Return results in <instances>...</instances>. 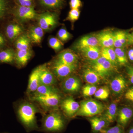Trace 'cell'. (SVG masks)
Wrapping results in <instances>:
<instances>
[{"instance_id":"6da1fadb","label":"cell","mask_w":133,"mask_h":133,"mask_svg":"<svg viewBox=\"0 0 133 133\" xmlns=\"http://www.w3.org/2000/svg\"><path fill=\"white\" fill-rule=\"evenodd\" d=\"M37 109L33 104L28 102H23L17 108L18 118L29 131L38 128L36 115L38 112Z\"/></svg>"},{"instance_id":"7a4b0ae2","label":"cell","mask_w":133,"mask_h":133,"mask_svg":"<svg viewBox=\"0 0 133 133\" xmlns=\"http://www.w3.org/2000/svg\"><path fill=\"white\" fill-rule=\"evenodd\" d=\"M65 125V121L62 115L58 112L53 111L44 118L42 126L44 131L54 132L62 131Z\"/></svg>"},{"instance_id":"3957f363","label":"cell","mask_w":133,"mask_h":133,"mask_svg":"<svg viewBox=\"0 0 133 133\" xmlns=\"http://www.w3.org/2000/svg\"><path fill=\"white\" fill-rule=\"evenodd\" d=\"M104 107L100 102L93 99H87L81 101L79 109L76 116L92 117L102 113Z\"/></svg>"},{"instance_id":"277c9868","label":"cell","mask_w":133,"mask_h":133,"mask_svg":"<svg viewBox=\"0 0 133 133\" xmlns=\"http://www.w3.org/2000/svg\"><path fill=\"white\" fill-rule=\"evenodd\" d=\"M90 68L97 72L102 79L111 74L116 67L101 56L95 60L90 61Z\"/></svg>"},{"instance_id":"5b68a950","label":"cell","mask_w":133,"mask_h":133,"mask_svg":"<svg viewBox=\"0 0 133 133\" xmlns=\"http://www.w3.org/2000/svg\"><path fill=\"white\" fill-rule=\"evenodd\" d=\"M38 25L44 31H50L53 29L58 24L56 14L47 12L37 15Z\"/></svg>"},{"instance_id":"8992f818","label":"cell","mask_w":133,"mask_h":133,"mask_svg":"<svg viewBox=\"0 0 133 133\" xmlns=\"http://www.w3.org/2000/svg\"><path fill=\"white\" fill-rule=\"evenodd\" d=\"M77 68V65H68L54 61L51 70L57 78L64 79L71 76Z\"/></svg>"},{"instance_id":"52a82bcc","label":"cell","mask_w":133,"mask_h":133,"mask_svg":"<svg viewBox=\"0 0 133 133\" xmlns=\"http://www.w3.org/2000/svg\"><path fill=\"white\" fill-rule=\"evenodd\" d=\"M61 96L59 93L53 95H34L31 99L34 101L38 102L46 109H50L57 107L61 100Z\"/></svg>"},{"instance_id":"ba28073f","label":"cell","mask_w":133,"mask_h":133,"mask_svg":"<svg viewBox=\"0 0 133 133\" xmlns=\"http://www.w3.org/2000/svg\"><path fill=\"white\" fill-rule=\"evenodd\" d=\"M14 14L17 19L22 22L33 20L37 18L38 15L34 6H22L19 5L15 8Z\"/></svg>"},{"instance_id":"9c48e42d","label":"cell","mask_w":133,"mask_h":133,"mask_svg":"<svg viewBox=\"0 0 133 133\" xmlns=\"http://www.w3.org/2000/svg\"><path fill=\"white\" fill-rule=\"evenodd\" d=\"M62 110L67 117L72 118L76 116L79 109L80 105L72 97H67L61 103Z\"/></svg>"},{"instance_id":"30bf717a","label":"cell","mask_w":133,"mask_h":133,"mask_svg":"<svg viewBox=\"0 0 133 133\" xmlns=\"http://www.w3.org/2000/svg\"><path fill=\"white\" fill-rule=\"evenodd\" d=\"M80 79L76 76H70L64 79L62 84V89L65 92L69 94L78 92L81 88Z\"/></svg>"},{"instance_id":"8fae6325","label":"cell","mask_w":133,"mask_h":133,"mask_svg":"<svg viewBox=\"0 0 133 133\" xmlns=\"http://www.w3.org/2000/svg\"><path fill=\"white\" fill-rule=\"evenodd\" d=\"M56 77L46 64L40 66L39 81L40 85L54 86L56 83Z\"/></svg>"},{"instance_id":"7c38bea8","label":"cell","mask_w":133,"mask_h":133,"mask_svg":"<svg viewBox=\"0 0 133 133\" xmlns=\"http://www.w3.org/2000/svg\"><path fill=\"white\" fill-rule=\"evenodd\" d=\"M90 46H100L97 35H89L84 36L75 43L74 48L75 49L79 51L83 48Z\"/></svg>"},{"instance_id":"4fadbf2b","label":"cell","mask_w":133,"mask_h":133,"mask_svg":"<svg viewBox=\"0 0 133 133\" xmlns=\"http://www.w3.org/2000/svg\"><path fill=\"white\" fill-rule=\"evenodd\" d=\"M78 58L77 56L71 50L67 49L63 51L57 55L55 62L68 65H77Z\"/></svg>"},{"instance_id":"5bb4252c","label":"cell","mask_w":133,"mask_h":133,"mask_svg":"<svg viewBox=\"0 0 133 133\" xmlns=\"http://www.w3.org/2000/svg\"><path fill=\"white\" fill-rule=\"evenodd\" d=\"M133 117V108L125 106L118 109L116 120L118 124L125 128Z\"/></svg>"},{"instance_id":"9a60e30c","label":"cell","mask_w":133,"mask_h":133,"mask_svg":"<svg viewBox=\"0 0 133 133\" xmlns=\"http://www.w3.org/2000/svg\"><path fill=\"white\" fill-rule=\"evenodd\" d=\"M110 87L115 94L119 95L127 90L128 84L125 78L121 74L115 76L110 83Z\"/></svg>"},{"instance_id":"2e32d148","label":"cell","mask_w":133,"mask_h":133,"mask_svg":"<svg viewBox=\"0 0 133 133\" xmlns=\"http://www.w3.org/2000/svg\"><path fill=\"white\" fill-rule=\"evenodd\" d=\"M97 35L100 46L101 48H114L113 32L109 30H106Z\"/></svg>"},{"instance_id":"e0dca14e","label":"cell","mask_w":133,"mask_h":133,"mask_svg":"<svg viewBox=\"0 0 133 133\" xmlns=\"http://www.w3.org/2000/svg\"><path fill=\"white\" fill-rule=\"evenodd\" d=\"M92 131L95 133H101L107 128L109 123L104 118L93 116L88 119Z\"/></svg>"},{"instance_id":"ac0fdd59","label":"cell","mask_w":133,"mask_h":133,"mask_svg":"<svg viewBox=\"0 0 133 133\" xmlns=\"http://www.w3.org/2000/svg\"><path fill=\"white\" fill-rule=\"evenodd\" d=\"M32 56L31 49L16 50L15 55V62L17 65L23 67L27 64Z\"/></svg>"},{"instance_id":"d6986e66","label":"cell","mask_w":133,"mask_h":133,"mask_svg":"<svg viewBox=\"0 0 133 133\" xmlns=\"http://www.w3.org/2000/svg\"><path fill=\"white\" fill-rule=\"evenodd\" d=\"M40 66L35 68L31 72L29 78L27 92L34 93L40 85L39 81Z\"/></svg>"},{"instance_id":"ffe728a7","label":"cell","mask_w":133,"mask_h":133,"mask_svg":"<svg viewBox=\"0 0 133 133\" xmlns=\"http://www.w3.org/2000/svg\"><path fill=\"white\" fill-rule=\"evenodd\" d=\"M23 29L21 26L16 23L9 24L6 28L5 33L7 37L11 41H14L23 34Z\"/></svg>"},{"instance_id":"44dd1931","label":"cell","mask_w":133,"mask_h":133,"mask_svg":"<svg viewBox=\"0 0 133 133\" xmlns=\"http://www.w3.org/2000/svg\"><path fill=\"white\" fill-rule=\"evenodd\" d=\"M83 57L90 61L97 59L101 56V49L98 46H90L79 51Z\"/></svg>"},{"instance_id":"7402d4cb","label":"cell","mask_w":133,"mask_h":133,"mask_svg":"<svg viewBox=\"0 0 133 133\" xmlns=\"http://www.w3.org/2000/svg\"><path fill=\"white\" fill-rule=\"evenodd\" d=\"M83 76L85 81L91 84H98L102 79L97 72L91 68L85 69L83 70Z\"/></svg>"},{"instance_id":"603a6c76","label":"cell","mask_w":133,"mask_h":133,"mask_svg":"<svg viewBox=\"0 0 133 133\" xmlns=\"http://www.w3.org/2000/svg\"><path fill=\"white\" fill-rule=\"evenodd\" d=\"M128 33L121 30L114 32L115 48H125L127 45Z\"/></svg>"},{"instance_id":"cb8c5ba5","label":"cell","mask_w":133,"mask_h":133,"mask_svg":"<svg viewBox=\"0 0 133 133\" xmlns=\"http://www.w3.org/2000/svg\"><path fill=\"white\" fill-rule=\"evenodd\" d=\"M44 32L39 26H34L30 30L28 36L31 42L35 44H39L41 42Z\"/></svg>"},{"instance_id":"d4e9b609","label":"cell","mask_w":133,"mask_h":133,"mask_svg":"<svg viewBox=\"0 0 133 133\" xmlns=\"http://www.w3.org/2000/svg\"><path fill=\"white\" fill-rule=\"evenodd\" d=\"M118 111L117 103L112 102L108 107L103 117L109 123H112L116 120Z\"/></svg>"},{"instance_id":"484cf974","label":"cell","mask_w":133,"mask_h":133,"mask_svg":"<svg viewBox=\"0 0 133 133\" xmlns=\"http://www.w3.org/2000/svg\"><path fill=\"white\" fill-rule=\"evenodd\" d=\"M15 52L13 49H7L0 51V63L12 64L15 62Z\"/></svg>"},{"instance_id":"4316f807","label":"cell","mask_w":133,"mask_h":133,"mask_svg":"<svg viewBox=\"0 0 133 133\" xmlns=\"http://www.w3.org/2000/svg\"><path fill=\"white\" fill-rule=\"evenodd\" d=\"M30 43L31 41L28 35L22 34L16 39L15 45L16 50L31 49Z\"/></svg>"},{"instance_id":"83f0119b","label":"cell","mask_w":133,"mask_h":133,"mask_svg":"<svg viewBox=\"0 0 133 133\" xmlns=\"http://www.w3.org/2000/svg\"><path fill=\"white\" fill-rule=\"evenodd\" d=\"M59 93V91L54 86L40 85L34 95H48Z\"/></svg>"},{"instance_id":"f1b7e54d","label":"cell","mask_w":133,"mask_h":133,"mask_svg":"<svg viewBox=\"0 0 133 133\" xmlns=\"http://www.w3.org/2000/svg\"><path fill=\"white\" fill-rule=\"evenodd\" d=\"M101 56L116 67L118 65L116 54L114 49L113 48H102L101 49Z\"/></svg>"},{"instance_id":"f546056e","label":"cell","mask_w":133,"mask_h":133,"mask_svg":"<svg viewBox=\"0 0 133 133\" xmlns=\"http://www.w3.org/2000/svg\"><path fill=\"white\" fill-rule=\"evenodd\" d=\"M40 5L47 9H59L64 5V0H39Z\"/></svg>"},{"instance_id":"4dcf8cb0","label":"cell","mask_w":133,"mask_h":133,"mask_svg":"<svg viewBox=\"0 0 133 133\" xmlns=\"http://www.w3.org/2000/svg\"><path fill=\"white\" fill-rule=\"evenodd\" d=\"M114 49L118 65L121 66L128 65L127 53L125 48H115Z\"/></svg>"},{"instance_id":"1f68e13d","label":"cell","mask_w":133,"mask_h":133,"mask_svg":"<svg viewBox=\"0 0 133 133\" xmlns=\"http://www.w3.org/2000/svg\"><path fill=\"white\" fill-rule=\"evenodd\" d=\"M110 94L109 88L104 86L97 89L94 94V97L98 99L105 100L108 98Z\"/></svg>"},{"instance_id":"d6a6232c","label":"cell","mask_w":133,"mask_h":133,"mask_svg":"<svg viewBox=\"0 0 133 133\" xmlns=\"http://www.w3.org/2000/svg\"><path fill=\"white\" fill-rule=\"evenodd\" d=\"M97 90V88L95 85L88 84L83 87L82 93L85 97H91L94 95Z\"/></svg>"},{"instance_id":"836d02e7","label":"cell","mask_w":133,"mask_h":133,"mask_svg":"<svg viewBox=\"0 0 133 133\" xmlns=\"http://www.w3.org/2000/svg\"><path fill=\"white\" fill-rule=\"evenodd\" d=\"M49 44L50 48L55 51H59L63 47V44L58 38L55 37H51L49 38Z\"/></svg>"},{"instance_id":"e575fe53","label":"cell","mask_w":133,"mask_h":133,"mask_svg":"<svg viewBox=\"0 0 133 133\" xmlns=\"http://www.w3.org/2000/svg\"><path fill=\"white\" fill-rule=\"evenodd\" d=\"M58 38L61 42H64L68 41L71 37V35L66 29L62 28L59 30L57 35Z\"/></svg>"},{"instance_id":"d590c367","label":"cell","mask_w":133,"mask_h":133,"mask_svg":"<svg viewBox=\"0 0 133 133\" xmlns=\"http://www.w3.org/2000/svg\"><path fill=\"white\" fill-rule=\"evenodd\" d=\"M9 9L7 0H0V21L6 16Z\"/></svg>"},{"instance_id":"8d00e7d4","label":"cell","mask_w":133,"mask_h":133,"mask_svg":"<svg viewBox=\"0 0 133 133\" xmlns=\"http://www.w3.org/2000/svg\"><path fill=\"white\" fill-rule=\"evenodd\" d=\"M80 14V12L79 9H71L69 12L68 16L65 20L74 22L78 20Z\"/></svg>"},{"instance_id":"74e56055","label":"cell","mask_w":133,"mask_h":133,"mask_svg":"<svg viewBox=\"0 0 133 133\" xmlns=\"http://www.w3.org/2000/svg\"><path fill=\"white\" fill-rule=\"evenodd\" d=\"M124 128L117 124L116 126L107 128L101 133H124Z\"/></svg>"},{"instance_id":"f35d334b","label":"cell","mask_w":133,"mask_h":133,"mask_svg":"<svg viewBox=\"0 0 133 133\" xmlns=\"http://www.w3.org/2000/svg\"><path fill=\"white\" fill-rule=\"evenodd\" d=\"M124 98L128 102L133 103V86L127 89L124 94Z\"/></svg>"},{"instance_id":"ab89813d","label":"cell","mask_w":133,"mask_h":133,"mask_svg":"<svg viewBox=\"0 0 133 133\" xmlns=\"http://www.w3.org/2000/svg\"><path fill=\"white\" fill-rule=\"evenodd\" d=\"M15 2L17 5L22 6H33V0H15Z\"/></svg>"},{"instance_id":"60d3db41","label":"cell","mask_w":133,"mask_h":133,"mask_svg":"<svg viewBox=\"0 0 133 133\" xmlns=\"http://www.w3.org/2000/svg\"><path fill=\"white\" fill-rule=\"evenodd\" d=\"M126 72L129 83L133 85V66L127 65L126 66Z\"/></svg>"},{"instance_id":"b9f144b4","label":"cell","mask_w":133,"mask_h":133,"mask_svg":"<svg viewBox=\"0 0 133 133\" xmlns=\"http://www.w3.org/2000/svg\"><path fill=\"white\" fill-rule=\"evenodd\" d=\"M70 8L71 9H79L82 6L81 0H70Z\"/></svg>"},{"instance_id":"7bdbcfd3","label":"cell","mask_w":133,"mask_h":133,"mask_svg":"<svg viewBox=\"0 0 133 133\" xmlns=\"http://www.w3.org/2000/svg\"><path fill=\"white\" fill-rule=\"evenodd\" d=\"M127 45H133V31L131 33H128Z\"/></svg>"},{"instance_id":"ee69618b","label":"cell","mask_w":133,"mask_h":133,"mask_svg":"<svg viewBox=\"0 0 133 133\" xmlns=\"http://www.w3.org/2000/svg\"><path fill=\"white\" fill-rule=\"evenodd\" d=\"M6 41L5 37L0 33V48H2L6 44Z\"/></svg>"},{"instance_id":"f6af8a7d","label":"cell","mask_w":133,"mask_h":133,"mask_svg":"<svg viewBox=\"0 0 133 133\" xmlns=\"http://www.w3.org/2000/svg\"><path fill=\"white\" fill-rule=\"evenodd\" d=\"M127 56L129 60L133 63V49L129 50L127 53Z\"/></svg>"},{"instance_id":"bcb514c9","label":"cell","mask_w":133,"mask_h":133,"mask_svg":"<svg viewBox=\"0 0 133 133\" xmlns=\"http://www.w3.org/2000/svg\"><path fill=\"white\" fill-rule=\"evenodd\" d=\"M127 133H133V124L129 128Z\"/></svg>"},{"instance_id":"7dc6e473","label":"cell","mask_w":133,"mask_h":133,"mask_svg":"<svg viewBox=\"0 0 133 133\" xmlns=\"http://www.w3.org/2000/svg\"><path fill=\"white\" fill-rule=\"evenodd\" d=\"M0 133H9L8 132H0Z\"/></svg>"},{"instance_id":"c3c4849f","label":"cell","mask_w":133,"mask_h":133,"mask_svg":"<svg viewBox=\"0 0 133 133\" xmlns=\"http://www.w3.org/2000/svg\"><path fill=\"white\" fill-rule=\"evenodd\" d=\"M132 30H133V28H132Z\"/></svg>"}]
</instances>
